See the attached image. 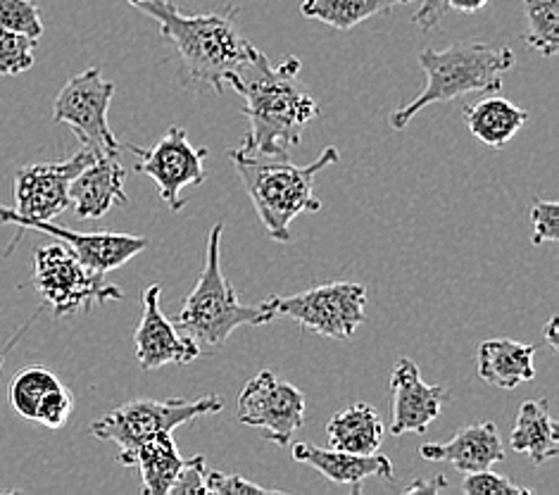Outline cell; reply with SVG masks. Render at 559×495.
<instances>
[{"instance_id":"cell-5","label":"cell","mask_w":559,"mask_h":495,"mask_svg":"<svg viewBox=\"0 0 559 495\" xmlns=\"http://www.w3.org/2000/svg\"><path fill=\"white\" fill-rule=\"evenodd\" d=\"M222 234L224 224L217 222L207 236L203 272L175 317V325L201 345V351H222L238 327H262L276 319L262 303L243 305L238 300L231 281L222 272Z\"/></svg>"},{"instance_id":"cell-14","label":"cell","mask_w":559,"mask_h":495,"mask_svg":"<svg viewBox=\"0 0 559 495\" xmlns=\"http://www.w3.org/2000/svg\"><path fill=\"white\" fill-rule=\"evenodd\" d=\"M159 296L163 286L151 284L143 291V315L134 333L136 360L139 367L151 372L165 365H191L193 360L201 357V345L171 322V319L159 310Z\"/></svg>"},{"instance_id":"cell-22","label":"cell","mask_w":559,"mask_h":495,"mask_svg":"<svg viewBox=\"0 0 559 495\" xmlns=\"http://www.w3.org/2000/svg\"><path fill=\"white\" fill-rule=\"evenodd\" d=\"M383 436L385 426L381 414L369 403H353L348 408H343L326 424L329 448L355 455L379 452Z\"/></svg>"},{"instance_id":"cell-11","label":"cell","mask_w":559,"mask_h":495,"mask_svg":"<svg viewBox=\"0 0 559 495\" xmlns=\"http://www.w3.org/2000/svg\"><path fill=\"white\" fill-rule=\"evenodd\" d=\"M0 224L17 226V236L10 240L5 256H10V252L15 250L22 234L26 229H32V232H41V234L58 238L60 244L68 246L86 267H91V270H96L100 274H108V272L117 270V267L127 264L129 260H134L139 252H143L151 246L148 238L136 236V234H119V232L76 234V232L68 229V226H60L52 220L50 222L24 220L8 205H0Z\"/></svg>"},{"instance_id":"cell-24","label":"cell","mask_w":559,"mask_h":495,"mask_svg":"<svg viewBox=\"0 0 559 495\" xmlns=\"http://www.w3.org/2000/svg\"><path fill=\"white\" fill-rule=\"evenodd\" d=\"M407 3H412V0H302L300 12L305 17L348 32L369 17L383 15L395 5Z\"/></svg>"},{"instance_id":"cell-25","label":"cell","mask_w":559,"mask_h":495,"mask_svg":"<svg viewBox=\"0 0 559 495\" xmlns=\"http://www.w3.org/2000/svg\"><path fill=\"white\" fill-rule=\"evenodd\" d=\"M528 30L524 42L543 58L559 52V0H522Z\"/></svg>"},{"instance_id":"cell-32","label":"cell","mask_w":559,"mask_h":495,"mask_svg":"<svg viewBox=\"0 0 559 495\" xmlns=\"http://www.w3.org/2000/svg\"><path fill=\"white\" fill-rule=\"evenodd\" d=\"M205 479H207V462L203 455H195L191 460H183L175 484L169 488V495H198V493L207 495Z\"/></svg>"},{"instance_id":"cell-28","label":"cell","mask_w":559,"mask_h":495,"mask_svg":"<svg viewBox=\"0 0 559 495\" xmlns=\"http://www.w3.org/2000/svg\"><path fill=\"white\" fill-rule=\"evenodd\" d=\"M0 26L29 38L44 36L41 10L34 0H0Z\"/></svg>"},{"instance_id":"cell-2","label":"cell","mask_w":559,"mask_h":495,"mask_svg":"<svg viewBox=\"0 0 559 495\" xmlns=\"http://www.w3.org/2000/svg\"><path fill=\"white\" fill-rule=\"evenodd\" d=\"M129 3L155 20L165 38L175 44L186 79L215 91L217 96L234 84L246 67L264 58V52L238 32L236 17L241 10L234 5L207 15H186L169 0H129Z\"/></svg>"},{"instance_id":"cell-9","label":"cell","mask_w":559,"mask_h":495,"mask_svg":"<svg viewBox=\"0 0 559 495\" xmlns=\"http://www.w3.org/2000/svg\"><path fill=\"white\" fill-rule=\"evenodd\" d=\"M115 84L105 82L100 67L74 74L52 103V122L68 125L84 149L98 153H122L108 122Z\"/></svg>"},{"instance_id":"cell-18","label":"cell","mask_w":559,"mask_h":495,"mask_svg":"<svg viewBox=\"0 0 559 495\" xmlns=\"http://www.w3.org/2000/svg\"><path fill=\"white\" fill-rule=\"evenodd\" d=\"M419 455L429 462H450L462 474L490 470L504 460V448L492 422H478L462 426L448 444H426Z\"/></svg>"},{"instance_id":"cell-17","label":"cell","mask_w":559,"mask_h":495,"mask_svg":"<svg viewBox=\"0 0 559 495\" xmlns=\"http://www.w3.org/2000/svg\"><path fill=\"white\" fill-rule=\"evenodd\" d=\"M293 460L310 464L312 470L324 474L334 484L350 486L353 493L362 491L367 479L395 481L393 462L381 452L355 455L336 448H319L312 444H293Z\"/></svg>"},{"instance_id":"cell-29","label":"cell","mask_w":559,"mask_h":495,"mask_svg":"<svg viewBox=\"0 0 559 495\" xmlns=\"http://www.w3.org/2000/svg\"><path fill=\"white\" fill-rule=\"evenodd\" d=\"M72 410H74V396L70 388H64L60 384L52 388V391H48L41 403H38L34 422L44 424L46 429H62V426L70 422Z\"/></svg>"},{"instance_id":"cell-13","label":"cell","mask_w":559,"mask_h":495,"mask_svg":"<svg viewBox=\"0 0 559 495\" xmlns=\"http://www.w3.org/2000/svg\"><path fill=\"white\" fill-rule=\"evenodd\" d=\"M98 151L84 149L62 163L26 165L15 174V210L24 220L50 222L70 208V184L88 163L96 160Z\"/></svg>"},{"instance_id":"cell-3","label":"cell","mask_w":559,"mask_h":495,"mask_svg":"<svg viewBox=\"0 0 559 495\" xmlns=\"http://www.w3.org/2000/svg\"><path fill=\"white\" fill-rule=\"evenodd\" d=\"M226 155L234 163L238 179L246 186L262 226L278 244H290V224L298 215L322 210V203L314 196V179L319 172H324L329 165H336L341 160L336 145H329L310 165L243 155L238 149H231Z\"/></svg>"},{"instance_id":"cell-10","label":"cell","mask_w":559,"mask_h":495,"mask_svg":"<svg viewBox=\"0 0 559 495\" xmlns=\"http://www.w3.org/2000/svg\"><path fill=\"white\" fill-rule=\"evenodd\" d=\"M238 422L255 426L264 438L286 448L305 424V396L272 369H262L238 396Z\"/></svg>"},{"instance_id":"cell-35","label":"cell","mask_w":559,"mask_h":495,"mask_svg":"<svg viewBox=\"0 0 559 495\" xmlns=\"http://www.w3.org/2000/svg\"><path fill=\"white\" fill-rule=\"evenodd\" d=\"M557 331H559V319L550 317L548 325H545V341H548L552 351H557V347H559V333Z\"/></svg>"},{"instance_id":"cell-30","label":"cell","mask_w":559,"mask_h":495,"mask_svg":"<svg viewBox=\"0 0 559 495\" xmlns=\"http://www.w3.org/2000/svg\"><path fill=\"white\" fill-rule=\"evenodd\" d=\"M462 491L467 495H531L528 488L516 486L510 476L492 472V467L490 470L464 474Z\"/></svg>"},{"instance_id":"cell-15","label":"cell","mask_w":559,"mask_h":495,"mask_svg":"<svg viewBox=\"0 0 559 495\" xmlns=\"http://www.w3.org/2000/svg\"><path fill=\"white\" fill-rule=\"evenodd\" d=\"M393 414L389 432L393 436L417 434L424 436L438 420L441 408L450 398V388L441 384H426L415 360L403 357L391 374Z\"/></svg>"},{"instance_id":"cell-34","label":"cell","mask_w":559,"mask_h":495,"mask_svg":"<svg viewBox=\"0 0 559 495\" xmlns=\"http://www.w3.org/2000/svg\"><path fill=\"white\" fill-rule=\"evenodd\" d=\"M443 488H448L445 476H433V479H417L415 484L407 486V493H417V491L436 493V491H443Z\"/></svg>"},{"instance_id":"cell-23","label":"cell","mask_w":559,"mask_h":495,"mask_svg":"<svg viewBox=\"0 0 559 495\" xmlns=\"http://www.w3.org/2000/svg\"><path fill=\"white\" fill-rule=\"evenodd\" d=\"M464 122H467L474 139L488 145V149H502L528 122V113L524 108H516L514 103L498 96V93H490V98L478 101L464 110Z\"/></svg>"},{"instance_id":"cell-36","label":"cell","mask_w":559,"mask_h":495,"mask_svg":"<svg viewBox=\"0 0 559 495\" xmlns=\"http://www.w3.org/2000/svg\"><path fill=\"white\" fill-rule=\"evenodd\" d=\"M0 369H3V355H0Z\"/></svg>"},{"instance_id":"cell-31","label":"cell","mask_w":559,"mask_h":495,"mask_svg":"<svg viewBox=\"0 0 559 495\" xmlns=\"http://www.w3.org/2000/svg\"><path fill=\"white\" fill-rule=\"evenodd\" d=\"M531 222H534V236L531 244H557L559 240V205L555 200H531Z\"/></svg>"},{"instance_id":"cell-27","label":"cell","mask_w":559,"mask_h":495,"mask_svg":"<svg viewBox=\"0 0 559 495\" xmlns=\"http://www.w3.org/2000/svg\"><path fill=\"white\" fill-rule=\"evenodd\" d=\"M38 38H29L0 26V74L17 76L29 72L36 60Z\"/></svg>"},{"instance_id":"cell-6","label":"cell","mask_w":559,"mask_h":495,"mask_svg":"<svg viewBox=\"0 0 559 495\" xmlns=\"http://www.w3.org/2000/svg\"><path fill=\"white\" fill-rule=\"evenodd\" d=\"M32 286L52 310V317H72L91 307L124 296L105 274L91 270L64 246H44L34 250Z\"/></svg>"},{"instance_id":"cell-26","label":"cell","mask_w":559,"mask_h":495,"mask_svg":"<svg viewBox=\"0 0 559 495\" xmlns=\"http://www.w3.org/2000/svg\"><path fill=\"white\" fill-rule=\"evenodd\" d=\"M62 381L46 367H26L17 372L10 381V403L15 408L22 420L34 422L38 403L52 388L60 386Z\"/></svg>"},{"instance_id":"cell-1","label":"cell","mask_w":559,"mask_h":495,"mask_svg":"<svg viewBox=\"0 0 559 495\" xmlns=\"http://www.w3.org/2000/svg\"><path fill=\"white\" fill-rule=\"evenodd\" d=\"M300 60L286 58L272 64L264 56L234 79L231 89L243 96L248 137L238 145L243 155L288 160V151L302 141V131L319 115L312 93L298 82Z\"/></svg>"},{"instance_id":"cell-8","label":"cell","mask_w":559,"mask_h":495,"mask_svg":"<svg viewBox=\"0 0 559 495\" xmlns=\"http://www.w3.org/2000/svg\"><path fill=\"white\" fill-rule=\"evenodd\" d=\"M262 307L274 317H288L324 339L345 341L367 322V288L355 281H334L296 296H272Z\"/></svg>"},{"instance_id":"cell-12","label":"cell","mask_w":559,"mask_h":495,"mask_svg":"<svg viewBox=\"0 0 559 495\" xmlns=\"http://www.w3.org/2000/svg\"><path fill=\"white\" fill-rule=\"evenodd\" d=\"M129 151L136 155V172L155 181L159 198L175 212L183 210L186 205V200L181 198L186 186L205 181L203 160L210 151L193 149L183 127H171L153 149L129 145Z\"/></svg>"},{"instance_id":"cell-19","label":"cell","mask_w":559,"mask_h":495,"mask_svg":"<svg viewBox=\"0 0 559 495\" xmlns=\"http://www.w3.org/2000/svg\"><path fill=\"white\" fill-rule=\"evenodd\" d=\"M536 345L512 341V339H490L478 345L476 369L486 384L512 391L519 384L536 379Z\"/></svg>"},{"instance_id":"cell-16","label":"cell","mask_w":559,"mask_h":495,"mask_svg":"<svg viewBox=\"0 0 559 495\" xmlns=\"http://www.w3.org/2000/svg\"><path fill=\"white\" fill-rule=\"evenodd\" d=\"M127 169L119 153H103L76 174L70 184V208L79 220H100L115 205H129L124 191Z\"/></svg>"},{"instance_id":"cell-33","label":"cell","mask_w":559,"mask_h":495,"mask_svg":"<svg viewBox=\"0 0 559 495\" xmlns=\"http://www.w3.org/2000/svg\"><path fill=\"white\" fill-rule=\"evenodd\" d=\"M207 495H241V493H278L276 488L260 486L255 481H248L241 474H224V472H207L205 479Z\"/></svg>"},{"instance_id":"cell-4","label":"cell","mask_w":559,"mask_h":495,"mask_svg":"<svg viewBox=\"0 0 559 495\" xmlns=\"http://www.w3.org/2000/svg\"><path fill=\"white\" fill-rule=\"evenodd\" d=\"M514 62V50L508 46L457 44L445 50H421L419 67L426 74V86L415 101L389 117L391 129L403 131L424 108L436 103L455 101L467 93H500L502 76Z\"/></svg>"},{"instance_id":"cell-21","label":"cell","mask_w":559,"mask_h":495,"mask_svg":"<svg viewBox=\"0 0 559 495\" xmlns=\"http://www.w3.org/2000/svg\"><path fill=\"white\" fill-rule=\"evenodd\" d=\"M510 446L516 452L528 455L534 464H545L559 452V424L552 420L548 400H526L516 412V422L510 436Z\"/></svg>"},{"instance_id":"cell-7","label":"cell","mask_w":559,"mask_h":495,"mask_svg":"<svg viewBox=\"0 0 559 495\" xmlns=\"http://www.w3.org/2000/svg\"><path fill=\"white\" fill-rule=\"evenodd\" d=\"M224 410V400L219 396L203 398H167L153 400L141 398L131 403L119 405L105 417L91 424V434L98 440H110L119 446V455H127L159 434H171L179 426L189 424L205 414H217Z\"/></svg>"},{"instance_id":"cell-20","label":"cell","mask_w":559,"mask_h":495,"mask_svg":"<svg viewBox=\"0 0 559 495\" xmlns=\"http://www.w3.org/2000/svg\"><path fill=\"white\" fill-rule=\"evenodd\" d=\"M119 464L136 467L141 472V488L145 495H169L171 484L181 470L183 458L171 434H159L143 440L127 455H119Z\"/></svg>"}]
</instances>
